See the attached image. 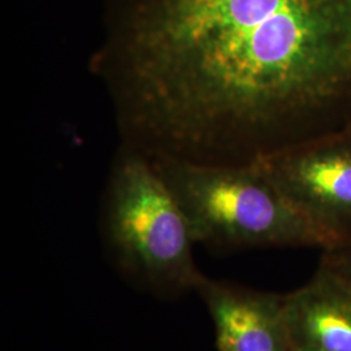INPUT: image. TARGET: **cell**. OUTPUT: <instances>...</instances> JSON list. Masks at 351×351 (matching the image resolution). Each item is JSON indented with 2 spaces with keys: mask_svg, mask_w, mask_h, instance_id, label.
<instances>
[{
  "mask_svg": "<svg viewBox=\"0 0 351 351\" xmlns=\"http://www.w3.org/2000/svg\"><path fill=\"white\" fill-rule=\"evenodd\" d=\"M90 71L123 143L254 164L351 126V0H110Z\"/></svg>",
  "mask_w": 351,
  "mask_h": 351,
  "instance_id": "1",
  "label": "cell"
},
{
  "mask_svg": "<svg viewBox=\"0 0 351 351\" xmlns=\"http://www.w3.org/2000/svg\"><path fill=\"white\" fill-rule=\"evenodd\" d=\"M101 226L112 263L141 288L175 297L199 285L184 213L150 156L126 143L111 165Z\"/></svg>",
  "mask_w": 351,
  "mask_h": 351,
  "instance_id": "2",
  "label": "cell"
},
{
  "mask_svg": "<svg viewBox=\"0 0 351 351\" xmlns=\"http://www.w3.org/2000/svg\"><path fill=\"white\" fill-rule=\"evenodd\" d=\"M150 159L184 213L195 243L217 250H324L330 246L256 163H197L172 156Z\"/></svg>",
  "mask_w": 351,
  "mask_h": 351,
  "instance_id": "3",
  "label": "cell"
},
{
  "mask_svg": "<svg viewBox=\"0 0 351 351\" xmlns=\"http://www.w3.org/2000/svg\"><path fill=\"white\" fill-rule=\"evenodd\" d=\"M256 164L330 242L351 237V126L264 156Z\"/></svg>",
  "mask_w": 351,
  "mask_h": 351,
  "instance_id": "4",
  "label": "cell"
},
{
  "mask_svg": "<svg viewBox=\"0 0 351 351\" xmlns=\"http://www.w3.org/2000/svg\"><path fill=\"white\" fill-rule=\"evenodd\" d=\"M195 291L213 319L217 351H291L285 295L204 276Z\"/></svg>",
  "mask_w": 351,
  "mask_h": 351,
  "instance_id": "5",
  "label": "cell"
},
{
  "mask_svg": "<svg viewBox=\"0 0 351 351\" xmlns=\"http://www.w3.org/2000/svg\"><path fill=\"white\" fill-rule=\"evenodd\" d=\"M285 319L291 351H351V278L320 262L285 295Z\"/></svg>",
  "mask_w": 351,
  "mask_h": 351,
  "instance_id": "6",
  "label": "cell"
},
{
  "mask_svg": "<svg viewBox=\"0 0 351 351\" xmlns=\"http://www.w3.org/2000/svg\"><path fill=\"white\" fill-rule=\"evenodd\" d=\"M320 262L351 278V237L324 249Z\"/></svg>",
  "mask_w": 351,
  "mask_h": 351,
  "instance_id": "7",
  "label": "cell"
}]
</instances>
